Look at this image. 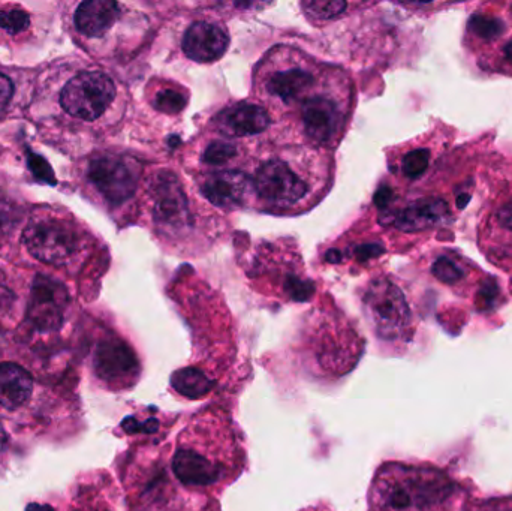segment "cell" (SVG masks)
<instances>
[{
	"instance_id": "obj_1",
	"label": "cell",
	"mask_w": 512,
	"mask_h": 511,
	"mask_svg": "<svg viewBox=\"0 0 512 511\" xmlns=\"http://www.w3.org/2000/svg\"><path fill=\"white\" fill-rule=\"evenodd\" d=\"M252 180L256 204L265 212H304L330 188L331 159L315 147H282L259 159Z\"/></svg>"
},
{
	"instance_id": "obj_2",
	"label": "cell",
	"mask_w": 512,
	"mask_h": 511,
	"mask_svg": "<svg viewBox=\"0 0 512 511\" xmlns=\"http://www.w3.org/2000/svg\"><path fill=\"white\" fill-rule=\"evenodd\" d=\"M240 461V447L230 423L206 414L180 434L173 456V477L183 488L204 491L233 480Z\"/></svg>"
},
{
	"instance_id": "obj_3",
	"label": "cell",
	"mask_w": 512,
	"mask_h": 511,
	"mask_svg": "<svg viewBox=\"0 0 512 511\" xmlns=\"http://www.w3.org/2000/svg\"><path fill=\"white\" fill-rule=\"evenodd\" d=\"M463 491L432 467L387 464L370 492L372 511H459Z\"/></svg>"
},
{
	"instance_id": "obj_4",
	"label": "cell",
	"mask_w": 512,
	"mask_h": 511,
	"mask_svg": "<svg viewBox=\"0 0 512 511\" xmlns=\"http://www.w3.org/2000/svg\"><path fill=\"white\" fill-rule=\"evenodd\" d=\"M352 111V84L343 71L325 66L315 87L292 111L298 137L315 149L336 147Z\"/></svg>"
},
{
	"instance_id": "obj_5",
	"label": "cell",
	"mask_w": 512,
	"mask_h": 511,
	"mask_svg": "<svg viewBox=\"0 0 512 511\" xmlns=\"http://www.w3.org/2000/svg\"><path fill=\"white\" fill-rule=\"evenodd\" d=\"M325 66L295 47H274L256 66V96L273 113L291 114L321 80Z\"/></svg>"
},
{
	"instance_id": "obj_6",
	"label": "cell",
	"mask_w": 512,
	"mask_h": 511,
	"mask_svg": "<svg viewBox=\"0 0 512 511\" xmlns=\"http://www.w3.org/2000/svg\"><path fill=\"white\" fill-rule=\"evenodd\" d=\"M117 95L116 83L110 75L101 71H84L63 87L60 104L72 117L95 122L113 107Z\"/></svg>"
},
{
	"instance_id": "obj_7",
	"label": "cell",
	"mask_w": 512,
	"mask_h": 511,
	"mask_svg": "<svg viewBox=\"0 0 512 511\" xmlns=\"http://www.w3.org/2000/svg\"><path fill=\"white\" fill-rule=\"evenodd\" d=\"M364 308L373 329L385 341H399L409 335L412 314L402 290L387 279L373 282L364 297Z\"/></svg>"
},
{
	"instance_id": "obj_8",
	"label": "cell",
	"mask_w": 512,
	"mask_h": 511,
	"mask_svg": "<svg viewBox=\"0 0 512 511\" xmlns=\"http://www.w3.org/2000/svg\"><path fill=\"white\" fill-rule=\"evenodd\" d=\"M152 200V219L162 236H185L194 215L185 188L176 174L167 170L156 173Z\"/></svg>"
},
{
	"instance_id": "obj_9",
	"label": "cell",
	"mask_w": 512,
	"mask_h": 511,
	"mask_svg": "<svg viewBox=\"0 0 512 511\" xmlns=\"http://www.w3.org/2000/svg\"><path fill=\"white\" fill-rule=\"evenodd\" d=\"M87 176L107 203L122 206L137 192L141 165L131 156L101 155L92 159Z\"/></svg>"
},
{
	"instance_id": "obj_10",
	"label": "cell",
	"mask_w": 512,
	"mask_h": 511,
	"mask_svg": "<svg viewBox=\"0 0 512 511\" xmlns=\"http://www.w3.org/2000/svg\"><path fill=\"white\" fill-rule=\"evenodd\" d=\"M24 243L33 257L48 264H65L78 249L74 228L60 219L42 218L30 222L24 231Z\"/></svg>"
},
{
	"instance_id": "obj_11",
	"label": "cell",
	"mask_w": 512,
	"mask_h": 511,
	"mask_svg": "<svg viewBox=\"0 0 512 511\" xmlns=\"http://www.w3.org/2000/svg\"><path fill=\"white\" fill-rule=\"evenodd\" d=\"M197 183L201 194L221 209H245L249 204L256 203L254 180L251 174L240 168L200 173Z\"/></svg>"
},
{
	"instance_id": "obj_12",
	"label": "cell",
	"mask_w": 512,
	"mask_h": 511,
	"mask_svg": "<svg viewBox=\"0 0 512 511\" xmlns=\"http://www.w3.org/2000/svg\"><path fill=\"white\" fill-rule=\"evenodd\" d=\"M98 378L111 387H129L140 375V363L134 350L119 338L99 342L93 357Z\"/></svg>"
},
{
	"instance_id": "obj_13",
	"label": "cell",
	"mask_w": 512,
	"mask_h": 511,
	"mask_svg": "<svg viewBox=\"0 0 512 511\" xmlns=\"http://www.w3.org/2000/svg\"><path fill=\"white\" fill-rule=\"evenodd\" d=\"M68 306V293L65 287L53 279L39 275L33 282L29 302V320L41 332L60 329L63 315Z\"/></svg>"
},
{
	"instance_id": "obj_14",
	"label": "cell",
	"mask_w": 512,
	"mask_h": 511,
	"mask_svg": "<svg viewBox=\"0 0 512 511\" xmlns=\"http://www.w3.org/2000/svg\"><path fill=\"white\" fill-rule=\"evenodd\" d=\"M230 47V33L224 24L212 20L194 21L186 29L182 50L188 59L198 63H213L224 57Z\"/></svg>"
},
{
	"instance_id": "obj_15",
	"label": "cell",
	"mask_w": 512,
	"mask_h": 511,
	"mask_svg": "<svg viewBox=\"0 0 512 511\" xmlns=\"http://www.w3.org/2000/svg\"><path fill=\"white\" fill-rule=\"evenodd\" d=\"M213 128L225 138H251L264 134L271 125V114L262 105L237 102L219 111L212 120Z\"/></svg>"
},
{
	"instance_id": "obj_16",
	"label": "cell",
	"mask_w": 512,
	"mask_h": 511,
	"mask_svg": "<svg viewBox=\"0 0 512 511\" xmlns=\"http://www.w3.org/2000/svg\"><path fill=\"white\" fill-rule=\"evenodd\" d=\"M447 201L436 197L418 198L393 213V224L399 230L424 231L444 227L451 221Z\"/></svg>"
},
{
	"instance_id": "obj_17",
	"label": "cell",
	"mask_w": 512,
	"mask_h": 511,
	"mask_svg": "<svg viewBox=\"0 0 512 511\" xmlns=\"http://www.w3.org/2000/svg\"><path fill=\"white\" fill-rule=\"evenodd\" d=\"M125 15V8L111 0H87L75 12V26L87 38H104Z\"/></svg>"
},
{
	"instance_id": "obj_18",
	"label": "cell",
	"mask_w": 512,
	"mask_h": 511,
	"mask_svg": "<svg viewBox=\"0 0 512 511\" xmlns=\"http://www.w3.org/2000/svg\"><path fill=\"white\" fill-rule=\"evenodd\" d=\"M33 380L17 363H0V405L15 410L32 396Z\"/></svg>"
},
{
	"instance_id": "obj_19",
	"label": "cell",
	"mask_w": 512,
	"mask_h": 511,
	"mask_svg": "<svg viewBox=\"0 0 512 511\" xmlns=\"http://www.w3.org/2000/svg\"><path fill=\"white\" fill-rule=\"evenodd\" d=\"M245 156V150L240 143H234L230 138H213L201 146L198 152V165H201V173H213V171L231 170L239 168L240 159Z\"/></svg>"
},
{
	"instance_id": "obj_20",
	"label": "cell",
	"mask_w": 512,
	"mask_h": 511,
	"mask_svg": "<svg viewBox=\"0 0 512 511\" xmlns=\"http://www.w3.org/2000/svg\"><path fill=\"white\" fill-rule=\"evenodd\" d=\"M469 35L481 42H495L504 38L507 32V24L502 18L493 14L477 12L472 15L468 24Z\"/></svg>"
},
{
	"instance_id": "obj_21",
	"label": "cell",
	"mask_w": 512,
	"mask_h": 511,
	"mask_svg": "<svg viewBox=\"0 0 512 511\" xmlns=\"http://www.w3.org/2000/svg\"><path fill=\"white\" fill-rule=\"evenodd\" d=\"M173 386L186 398H200L212 387L207 375L198 369H183L174 375Z\"/></svg>"
},
{
	"instance_id": "obj_22",
	"label": "cell",
	"mask_w": 512,
	"mask_h": 511,
	"mask_svg": "<svg viewBox=\"0 0 512 511\" xmlns=\"http://www.w3.org/2000/svg\"><path fill=\"white\" fill-rule=\"evenodd\" d=\"M432 273L442 284L457 285L466 278V267L451 255H441L432 264Z\"/></svg>"
},
{
	"instance_id": "obj_23",
	"label": "cell",
	"mask_w": 512,
	"mask_h": 511,
	"mask_svg": "<svg viewBox=\"0 0 512 511\" xmlns=\"http://www.w3.org/2000/svg\"><path fill=\"white\" fill-rule=\"evenodd\" d=\"M301 8L306 12L307 17L313 21H327L340 17L348 8V3L339 0H316V2L301 3Z\"/></svg>"
},
{
	"instance_id": "obj_24",
	"label": "cell",
	"mask_w": 512,
	"mask_h": 511,
	"mask_svg": "<svg viewBox=\"0 0 512 511\" xmlns=\"http://www.w3.org/2000/svg\"><path fill=\"white\" fill-rule=\"evenodd\" d=\"M430 158H432V153L429 149H414L406 153L403 156L402 165H400L403 176L409 180L420 179L429 168Z\"/></svg>"
},
{
	"instance_id": "obj_25",
	"label": "cell",
	"mask_w": 512,
	"mask_h": 511,
	"mask_svg": "<svg viewBox=\"0 0 512 511\" xmlns=\"http://www.w3.org/2000/svg\"><path fill=\"white\" fill-rule=\"evenodd\" d=\"M155 107L165 113H179L186 107L185 93L176 87H159L155 95Z\"/></svg>"
},
{
	"instance_id": "obj_26",
	"label": "cell",
	"mask_w": 512,
	"mask_h": 511,
	"mask_svg": "<svg viewBox=\"0 0 512 511\" xmlns=\"http://www.w3.org/2000/svg\"><path fill=\"white\" fill-rule=\"evenodd\" d=\"M23 216L20 204L14 198L0 192V233L11 230Z\"/></svg>"
},
{
	"instance_id": "obj_27",
	"label": "cell",
	"mask_w": 512,
	"mask_h": 511,
	"mask_svg": "<svg viewBox=\"0 0 512 511\" xmlns=\"http://www.w3.org/2000/svg\"><path fill=\"white\" fill-rule=\"evenodd\" d=\"M30 17L26 11L11 9V11L0 12V27L11 35L23 32L29 27Z\"/></svg>"
},
{
	"instance_id": "obj_28",
	"label": "cell",
	"mask_w": 512,
	"mask_h": 511,
	"mask_svg": "<svg viewBox=\"0 0 512 511\" xmlns=\"http://www.w3.org/2000/svg\"><path fill=\"white\" fill-rule=\"evenodd\" d=\"M499 299H501L499 285L493 279H489V281L484 282L483 287L480 288V293H478V308L490 311L498 305Z\"/></svg>"
},
{
	"instance_id": "obj_29",
	"label": "cell",
	"mask_w": 512,
	"mask_h": 511,
	"mask_svg": "<svg viewBox=\"0 0 512 511\" xmlns=\"http://www.w3.org/2000/svg\"><path fill=\"white\" fill-rule=\"evenodd\" d=\"M29 167L32 173L35 174L36 179L54 185L53 170H51L50 165H48L47 161H44L41 156L29 153Z\"/></svg>"
},
{
	"instance_id": "obj_30",
	"label": "cell",
	"mask_w": 512,
	"mask_h": 511,
	"mask_svg": "<svg viewBox=\"0 0 512 511\" xmlns=\"http://www.w3.org/2000/svg\"><path fill=\"white\" fill-rule=\"evenodd\" d=\"M495 216L499 227L512 233V195L502 203V206L499 207L498 210H496Z\"/></svg>"
},
{
	"instance_id": "obj_31",
	"label": "cell",
	"mask_w": 512,
	"mask_h": 511,
	"mask_svg": "<svg viewBox=\"0 0 512 511\" xmlns=\"http://www.w3.org/2000/svg\"><path fill=\"white\" fill-rule=\"evenodd\" d=\"M12 93H14V84L5 74H0V117L11 102Z\"/></svg>"
},
{
	"instance_id": "obj_32",
	"label": "cell",
	"mask_w": 512,
	"mask_h": 511,
	"mask_svg": "<svg viewBox=\"0 0 512 511\" xmlns=\"http://www.w3.org/2000/svg\"><path fill=\"white\" fill-rule=\"evenodd\" d=\"M471 511H512V500L486 501Z\"/></svg>"
},
{
	"instance_id": "obj_33",
	"label": "cell",
	"mask_w": 512,
	"mask_h": 511,
	"mask_svg": "<svg viewBox=\"0 0 512 511\" xmlns=\"http://www.w3.org/2000/svg\"><path fill=\"white\" fill-rule=\"evenodd\" d=\"M502 62L507 68L512 69V36L502 45Z\"/></svg>"
},
{
	"instance_id": "obj_34",
	"label": "cell",
	"mask_w": 512,
	"mask_h": 511,
	"mask_svg": "<svg viewBox=\"0 0 512 511\" xmlns=\"http://www.w3.org/2000/svg\"><path fill=\"white\" fill-rule=\"evenodd\" d=\"M6 449V434L3 431L2 425H0V458H2L3 452Z\"/></svg>"
},
{
	"instance_id": "obj_35",
	"label": "cell",
	"mask_w": 512,
	"mask_h": 511,
	"mask_svg": "<svg viewBox=\"0 0 512 511\" xmlns=\"http://www.w3.org/2000/svg\"><path fill=\"white\" fill-rule=\"evenodd\" d=\"M27 511H53V509L47 506H39V504H32V506L27 507Z\"/></svg>"
},
{
	"instance_id": "obj_36",
	"label": "cell",
	"mask_w": 512,
	"mask_h": 511,
	"mask_svg": "<svg viewBox=\"0 0 512 511\" xmlns=\"http://www.w3.org/2000/svg\"><path fill=\"white\" fill-rule=\"evenodd\" d=\"M511 290H512V281H511Z\"/></svg>"
}]
</instances>
